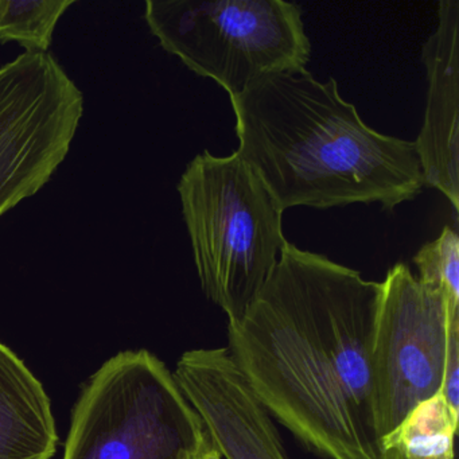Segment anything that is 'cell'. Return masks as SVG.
<instances>
[{"instance_id": "6da1fadb", "label": "cell", "mask_w": 459, "mask_h": 459, "mask_svg": "<svg viewBox=\"0 0 459 459\" xmlns=\"http://www.w3.org/2000/svg\"><path fill=\"white\" fill-rule=\"evenodd\" d=\"M381 281L287 243L228 351L273 420L321 459H378L370 354Z\"/></svg>"}, {"instance_id": "7a4b0ae2", "label": "cell", "mask_w": 459, "mask_h": 459, "mask_svg": "<svg viewBox=\"0 0 459 459\" xmlns=\"http://www.w3.org/2000/svg\"><path fill=\"white\" fill-rule=\"evenodd\" d=\"M238 154L283 211L380 204L394 211L424 186L415 142L365 125L334 79L267 77L230 99Z\"/></svg>"}, {"instance_id": "3957f363", "label": "cell", "mask_w": 459, "mask_h": 459, "mask_svg": "<svg viewBox=\"0 0 459 459\" xmlns=\"http://www.w3.org/2000/svg\"><path fill=\"white\" fill-rule=\"evenodd\" d=\"M177 189L203 291L227 314L228 325L238 324L289 243L284 211L236 152H201Z\"/></svg>"}, {"instance_id": "277c9868", "label": "cell", "mask_w": 459, "mask_h": 459, "mask_svg": "<svg viewBox=\"0 0 459 459\" xmlns=\"http://www.w3.org/2000/svg\"><path fill=\"white\" fill-rule=\"evenodd\" d=\"M144 20L166 52L230 99L310 60L302 12L284 0H147Z\"/></svg>"}, {"instance_id": "5b68a950", "label": "cell", "mask_w": 459, "mask_h": 459, "mask_svg": "<svg viewBox=\"0 0 459 459\" xmlns=\"http://www.w3.org/2000/svg\"><path fill=\"white\" fill-rule=\"evenodd\" d=\"M204 429L174 373L157 356L123 351L82 392L64 459H193Z\"/></svg>"}, {"instance_id": "8992f818", "label": "cell", "mask_w": 459, "mask_h": 459, "mask_svg": "<svg viewBox=\"0 0 459 459\" xmlns=\"http://www.w3.org/2000/svg\"><path fill=\"white\" fill-rule=\"evenodd\" d=\"M82 114V91L49 53L0 68V217L55 176Z\"/></svg>"}, {"instance_id": "52a82bcc", "label": "cell", "mask_w": 459, "mask_h": 459, "mask_svg": "<svg viewBox=\"0 0 459 459\" xmlns=\"http://www.w3.org/2000/svg\"><path fill=\"white\" fill-rule=\"evenodd\" d=\"M370 354L377 439L420 403L439 394L451 316L445 297L399 263L381 281Z\"/></svg>"}, {"instance_id": "ba28073f", "label": "cell", "mask_w": 459, "mask_h": 459, "mask_svg": "<svg viewBox=\"0 0 459 459\" xmlns=\"http://www.w3.org/2000/svg\"><path fill=\"white\" fill-rule=\"evenodd\" d=\"M174 377L224 459H290L275 420L227 348L187 351Z\"/></svg>"}, {"instance_id": "9c48e42d", "label": "cell", "mask_w": 459, "mask_h": 459, "mask_svg": "<svg viewBox=\"0 0 459 459\" xmlns=\"http://www.w3.org/2000/svg\"><path fill=\"white\" fill-rule=\"evenodd\" d=\"M437 28L423 47L429 91L415 141L424 185L459 212V0H442Z\"/></svg>"}, {"instance_id": "30bf717a", "label": "cell", "mask_w": 459, "mask_h": 459, "mask_svg": "<svg viewBox=\"0 0 459 459\" xmlns=\"http://www.w3.org/2000/svg\"><path fill=\"white\" fill-rule=\"evenodd\" d=\"M57 445L44 386L25 362L0 342V459H52Z\"/></svg>"}, {"instance_id": "8fae6325", "label": "cell", "mask_w": 459, "mask_h": 459, "mask_svg": "<svg viewBox=\"0 0 459 459\" xmlns=\"http://www.w3.org/2000/svg\"><path fill=\"white\" fill-rule=\"evenodd\" d=\"M458 418L442 394H435L378 439V459H455Z\"/></svg>"}, {"instance_id": "7c38bea8", "label": "cell", "mask_w": 459, "mask_h": 459, "mask_svg": "<svg viewBox=\"0 0 459 459\" xmlns=\"http://www.w3.org/2000/svg\"><path fill=\"white\" fill-rule=\"evenodd\" d=\"M74 0H0V42H17L26 53H48L58 21Z\"/></svg>"}, {"instance_id": "4fadbf2b", "label": "cell", "mask_w": 459, "mask_h": 459, "mask_svg": "<svg viewBox=\"0 0 459 459\" xmlns=\"http://www.w3.org/2000/svg\"><path fill=\"white\" fill-rule=\"evenodd\" d=\"M419 281L445 297L451 316H459V238L446 225L435 240L424 244L413 256Z\"/></svg>"}, {"instance_id": "5bb4252c", "label": "cell", "mask_w": 459, "mask_h": 459, "mask_svg": "<svg viewBox=\"0 0 459 459\" xmlns=\"http://www.w3.org/2000/svg\"><path fill=\"white\" fill-rule=\"evenodd\" d=\"M439 394L447 403L448 408L459 416V318L454 319L450 324L447 354Z\"/></svg>"}, {"instance_id": "9a60e30c", "label": "cell", "mask_w": 459, "mask_h": 459, "mask_svg": "<svg viewBox=\"0 0 459 459\" xmlns=\"http://www.w3.org/2000/svg\"><path fill=\"white\" fill-rule=\"evenodd\" d=\"M193 459H224L206 429H204L203 437H201L200 445H198Z\"/></svg>"}]
</instances>
